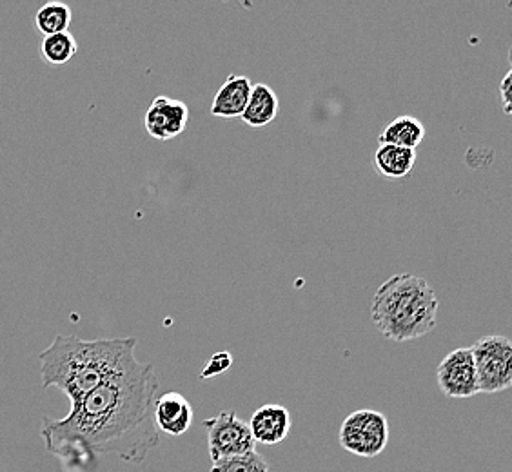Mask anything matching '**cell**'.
I'll list each match as a JSON object with an SVG mask.
<instances>
[{
  "label": "cell",
  "instance_id": "13",
  "mask_svg": "<svg viewBox=\"0 0 512 472\" xmlns=\"http://www.w3.org/2000/svg\"><path fill=\"white\" fill-rule=\"evenodd\" d=\"M424 138L425 126L422 120H418L413 115H402L385 126L378 137V142L416 151V148L424 142Z\"/></svg>",
  "mask_w": 512,
  "mask_h": 472
},
{
  "label": "cell",
  "instance_id": "15",
  "mask_svg": "<svg viewBox=\"0 0 512 472\" xmlns=\"http://www.w3.org/2000/svg\"><path fill=\"white\" fill-rule=\"evenodd\" d=\"M39 51L44 62H48L51 66H64L75 59L79 44L69 31H64L40 40Z\"/></svg>",
  "mask_w": 512,
  "mask_h": 472
},
{
  "label": "cell",
  "instance_id": "11",
  "mask_svg": "<svg viewBox=\"0 0 512 472\" xmlns=\"http://www.w3.org/2000/svg\"><path fill=\"white\" fill-rule=\"evenodd\" d=\"M253 89V82L246 75L231 73L218 88L211 104V115L220 118H240Z\"/></svg>",
  "mask_w": 512,
  "mask_h": 472
},
{
  "label": "cell",
  "instance_id": "17",
  "mask_svg": "<svg viewBox=\"0 0 512 472\" xmlns=\"http://www.w3.org/2000/svg\"><path fill=\"white\" fill-rule=\"evenodd\" d=\"M211 472H269L267 462L260 454L249 453L244 456H231L213 462Z\"/></svg>",
  "mask_w": 512,
  "mask_h": 472
},
{
  "label": "cell",
  "instance_id": "6",
  "mask_svg": "<svg viewBox=\"0 0 512 472\" xmlns=\"http://www.w3.org/2000/svg\"><path fill=\"white\" fill-rule=\"evenodd\" d=\"M207 433V449L211 462L231 456L255 453L256 442L249 425L237 414L222 411L202 422Z\"/></svg>",
  "mask_w": 512,
  "mask_h": 472
},
{
  "label": "cell",
  "instance_id": "16",
  "mask_svg": "<svg viewBox=\"0 0 512 472\" xmlns=\"http://www.w3.org/2000/svg\"><path fill=\"white\" fill-rule=\"evenodd\" d=\"M71 20H73L71 8L62 2H48L39 8L35 15V24L44 37L68 31Z\"/></svg>",
  "mask_w": 512,
  "mask_h": 472
},
{
  "label": "cell",
  "instance_id": "14",
  "mask_svg": "<svg viewBox=\"0 0 512 472\" xmlns=\"http://www.w3.org/2000/svg\"><path fill=\"white\" fill-rule=\"evenodd\" d=\"M416 164V151L380 144L375 153V168L385 178H405Z\"/></svg>",
  "mask_w": 512,
  "mask_h": 472
},
{
  "label": "cell",
  "instance_id": "19",
  "mask_svg": "<svg viewBox=\"0 0 512 472\" xmlns=\"http://www.w3.org/2000/svg\"><path fill=\"white\" fill-rule=\"evenodd\" d=\"M511 79L512 71H507V75L503 77L502 86H500V95H502L503 100V111H505V115H507V117L511 115V97H509V91H511Z\"/></svg>",
  "mask_w": 512,
  "mask_h": 472
},
{
  "label": "cell",
  "instance_id": "10",
  "mask_svg": "<svg viewBox=\"0 0 512 472\" xmlns=\"http://www.w3.org/2000/svg\"><path fill=\"white\" fill-rule=\"evenodd\" d=\"M256 443L278 445L291 431V413L284 405L267 404L258 407L247 423Z\"/></svg>",
  "mask_w": 512,
  "mask_h": 472
},
{
  "label": "cell",
  "instance_id": "8",
  "mask_svg": "<svg viewBox=\"0 0 512 472\" xmlns=\"http://www.w3.org/2000/svg\"><path fill=\"white\" fill-rule=\"evenodd\" d=\"M189 122V108L186 102L169 97H157L151 102L144 126L149 137L155 140H171L184 133Z\"/></svg>",
  "mask_w": 512,
  "mask_h": 472
},
{
  "label": "cell",
  "instance_id": "9",
  "mask_svg": "<svg viewBox=\"0 0 512 472\" xmlns=\"http://www.w3.org/2000/svg\"><path fill=\"white\" fill-rule=\"evenodd\" d=\"M195 420L193 405L184 394L169 391L160 394L153 405V422L158 433L171 438L184 436L191 429Z\"/></svg>",
  "mask_w": 512,
  "mask_h": 472
},
{
  "label": "cell",
  "instance_id": "2",
  "mask_svg": "<svg viewBox=\"0 0 512 472\" xmlns=\"http://www.w3.org/2000/svg\"><path fill=\"white\" fill-rule=\"evenodd\" d=\"M137 338L82 340L57 335L40 353L42 387H57L71 404L138 364Z\"/></svg>",
  "mask_w": 512,
  "mask_h": 472
},
{
  "label": "cell",
  "instance_id": "7",
  "mask_svg": "<svg viewBox=\"0 0 512 472\" xmlns=\"http://www.w3.org/2000/svg\"><path fill=\"white\" fill-rule=\"evenodd\" d=\"M438 387L449 398H471L480 393L473 353L469 347L454 349L438 365Z\"/></svg>",
  "mask_w": 512,
  "mask_h": 472
},
{
  "label": "cell",
  "instance_id": "4",
  "mask_svg": "<svg viewBox=\"0 0 512 472\" xmlns=\"http://www.w3.org/2000/svg\"><path fill=\"white\" fill-rule=\"evenodd\" d=\"M469 349L473 353L480 393L496 394L511 389L512 342L507 336H483Z\"/></svg>",
  "mask_w": 512,
  "mask_h": 472
},
{
  "label": "cell",
  "instance_id": "5",
  "mask_svg": "<svg viewBox=\"0 0 512 472\" xmlns=\"http://www.w3.org/2000/svg\"><path fill=\"white\" fill-rule=\"evenodd\" d=\"M338 442L347 453L375 458L382 454L389 442V423L384 414L373 409H360L342 422Z\"/></svg>",
  "mask_w": 512,
  "mask_h": 472
},
{
  "label": "cell",
  "instance_id": "12",
  "mask_svg": "<svg viewBox=\"0 0 512 472\" xmlns=\"http://www.w3.org/2000/svg\"><path fill=\"white\" fill-rule=\"evenodd\" d=\"M280 100L267 84H253L249 102L242 113V122L249 128H266L278 115Z\"/></svg>",
  "mask_w": 512,
  "mask_h": 472
},
{
  "label": "cell",
  "instance_id": "18",
  "mask_svg": "<svg viewBox=\"0 0 512 472\" xmlns=\"http://www.w3.org/2000/svg\"><path fill=\"white\" fill-rule=\"evenodd\" d=\"M231 364H233V358H231V354L226 353V351L213 354V356H211V360H209L206 367H204V371L200 373V378H202V380L215 378L218 374H222L224 371H227Z\"/></svg>",
  "mask_w": 512,
  "mask_h": 472
},
{
  "label": "cell",
  "instance_id": "3",
  "mask_svg": "<svg viewBox=\"0 0 512 472\" xmlns=\"http://www.w3.org/2000/svg\"><path fill=\"white\" fill-rule=\"evenodd\" d=\"M438 309V296L425 278L400 273L376 289L371 320L380 335L402 344L433 333Z\"/></svg>",
  "mask_w": 512,
  "mask_h": 472
},
{
  "label": "cell",
  "instance_id": "1",
  "mask_svg": "<svg viewBox=\"0 0 512 472\" xmlns=\"http://www.w3.org/2000/svg\"><path fill=\"white\" fill-rule=\"evenodd\" d=\"M157 393L155 367L138 362L71 404L64 418H44L40 436L46 449L68 465L108 454L142 463L158 445Z\"/></svg>",
  "mask_w": 512,
  "mask_h": 472
}]
</instances>
